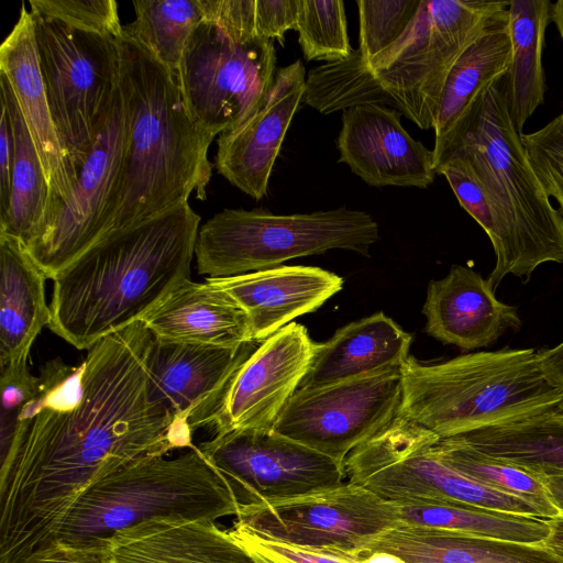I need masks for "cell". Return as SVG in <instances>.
<instances>
[{
	"label": "cell",
	"mask_w": 563,
	"mask_h": 563,
	"mask_svg": "<svg viewBox=\"0 0 563 563\" xmlns=\"http://www.w3.org/2000/svg\"><path fill=\"white\" fill-rule=\"evenodd\" d=\"M152 339L136 321L76 366L56 357L41 367L0 459V563H27L54 548L64 516L95 481L141 456L194 446L189 424L150 397Z\"/></svg>",
	"instance_id": "1"
},
{
	"label": "cell",
	"mask_w": 563,
	"mask_h": 563,
	"mask_svg": "<svg viewBox=\"0 0 563 563\" xmlns=\"http://www.w3.org/2000/svg\"><path fill=\"white\" fill-rule=\"evenodd\" d=\"M199 223L186 202L99 240L53 279L49 330L89 350L142 321L189 278Z\"/></svg>",
	"instance_id": "2"
},
{
	"label": "cell",
	"mask_w": 563,
	"mask_h": 563,
	"mask_svg": "<svg viewBox=\"0 0 563 563\" xmlns=\"http://www.w3.org/2000/svg\"><path fill=\"white\" fill-rule=\"evenodd\" d=\"M118 45L125 152L113 232L186 203L192 192L205 200L213 141L191 120L176 76L123 33Z\"/></svg>",
	"instance_id": "3"
},
{
	"label": "cell",
	"mask_w": 563,
	"mask_h": 563,
	"mask_svg": "<svg viewBox=\"0 0 563 563\" xmlns=\"http://www.w3.org/2000/svg\"><path fill=\"white\" fill-rule=\"evenodd\" d=\"M461 157L482 187L494 221V290L507 275L529 280L542 264L563 263V216L551 203L510 115L505 76L476 98L434 159Z\"/></svg>",
	"instance_id": "4"
},
{
	"label": "cell",
	"mask_w": 563,
	"mask_h": 563,
	"mask_svg": "<svg viewBox=\"0 0 563 563\" xmlns=\"http://www.w3.org/2000/svg\"><path fill=\"white\" fill-rule=\"evenodd\" d=\"M401 417L439 438L552 410L563 388L547 374L539 351L505 347L422 364L404 363Z\"/></svg>",
	"instance_id": "5"
},
{
	"label": "cell",
	"mask_w": 563,
	"mask_h": 563,
	"mask_svg": "<svg viewBox=\"0 0 563 563\" xmlns=\"http://www.w3.org/2000/svg\"><path fill=\"white\" fill-rule=\"evenodd\" d=\"M238 505L197 445L175 457L150 454L91 483L64 516L56 543L107 545L145 521L188 522L236 515Z\"/></svg>",
	"instance_id": "6"
},
{
	"label": "cell",
	"mask_w": 563,
	"mask_h": 563,
	"mask_svg": "<svg viewBox=\"0 0 563 563\" xmlns=\"http://www.w3.org/2000/svg\"><path fill=\"white\" fill-rule=\"evenodd\" d=\"M378 239V224L368 213L345 207L295 214L223 209L199 228L195 257L199 274L224 278L334 249L368 256Z\"/></svg>",
	"instance_id": "7"
},
{
	"label": "cell",
	"mask_w": 563,
	"mask_h": 563,
	"mask_svg": "<svg viewBox=\"0 0 563 563\" xmlns=\"http://www.w3.org/2000/svg\"><path fill=\"white\" fill-rule=\"evenodd\" d=\"M509 1L421 0L405 33L369 63L398 111L433 129L448 75L478 37L508 19Z\"/></svg>",
	"instance_id": "8"
},
{
	"label": "cell",
	"mask_w": 563,
	"mask_h": 563,
	"mask_svg": "<svg viewBox=\"0 0 563 563\" xmlns=\"http://www.w3.org/2000/svg\"><path fill=\"white\" fill-rule=\"evenodd\" d=\"M31 13L49 111L76 181L120 88L119 36Z\"/></svg>",
	"instance_id": "9"
},
{
	"label": "cell",
	"mask_w": 563,
	"mask_h": 563,
	"mask_svg": "<svg viewBox=\"0 0 563 563\" xmlns=\"http://www.w3.org/2000/svg\"><path fill=\"white\" fill-rule=\"evenodd\" d=\"M273 40L202 21L189 37L176 80L196 126L214 140L244 121L276 74Z\"/></svg>",
	"instance_id": "10"
},
{
	"label": "cell",
	"mask_w": 563,
	"mask_h": 563,
	"mask_svg": "<svg viewBox=\"0 0 563 563\" xmlns=\"http://www.w3.org/2000/svg\"><path fill=\"white\" fill-rule=\"evenodd\" d=\"M437 439L398 415L347 455L344 467L349 482L394 503L455 501L538 517L526 501L494 490L444 463L432 449Z\"/></svg>",
	"instance_id": "11"
},
{
	"label": "cell",
	"mask_w": 563,
	"mask_h": 563,
	"mask_svg": "<svg viewBox=\"0 0 563 563\" xmlns=\"http://www.w3.org/2000/svg\"><path fill=\"white\" fill-rule=\"evenodd\" d=\"M232 528L343 561L399 526L397 503L351 482L288 499L239 507Z\"/></svg>",
	"instance_id": "12"
},
{
	"label": "cell",
	"mask_w": 563,
	"mask_h": 563,
	"mask_svg": "<svg viewBox=\"0 0 563 563\" xmlns=\"http://www.w3.org/2000/svg\"><path fill=\"white\" fill-rule=\"evenodd\" d=\"M125 124L120 88L104 124L65 200L45 212L25 247L47 278L113 232L121 203Z\"/></svg>",
	"instance_id": "13"
},
{
	"label": "cell",
	"mask_w": 563,
	"mask_h": 563,
	"mask_svg": "<svg viewBox=\"0 0 563 563\" xmlns=\"http://www.w3.org/2000/svg\"><path fill=\"white\" fill-rule=\"evenodd\" d=\"M198 449L223 479L238 509L343 484L345 467L273 429L213 435Z\"/></svg>",
	"instance_id": "14"
},
{
	"label": "cell",
	"mask_w": 563,
	"mask_h": 563,
	"mask_svg": "<svg viewBox=\"0 0 563 563\" xmlns=\"http://www.w3.org/2000/svg\"><path fill=\"white\" fill-rule=\"evenodd\" d=\"M401 368L298 389L273 430L344 464L353 450L398 416L402 398Z\"/></svg>",
	"instance_id": "15"
},
{
	"label": "cell",
	"mask_w": 563,
	"mask_h": 563,
	"mask_svg": "<svg viewBox=\"0 0 563 563\" xmlns=\"http://www.w3.org/2000/svg\"><path fill=\"white\" fill-rule=\"evenodd\" d=\"M314 345L297 322L261 342L221 390L194 410L188 419L192 432L272 430L306 375Z\"/></svg>",
	"instance_id": "16"
},
{
	"label": "cell",
	"mask_w": 563,
	"mask_h": 563,
	"mask_svg": "<svg viewBox=\"0 0 563 563\" xmlns=\"http://www.w3.org/2000/svg\"><path fill=\"white\" fill-rule=\"evenodd\" d=\"M305 84L306 70L300 59L279 68L255 110L219 135L217 172L255 200L267 194L274 163L301 102Z\"/></svg>",
	"instance_id": "17"
},
{
	"label": "cell",
	"mask_w": 563,
	"mask_h": 563,
	"mask_svg": "<svg viewBox=\"0 0 563 563\" xmlns=\"http://www.w3.org/2000/svg\"><path fill=\"white\" fill-rule=\"evenodd\" d=\"M400 115L397 109L380 104L343 111L339 162L369 186L426 189L437 175L433 152L405 130Z\"/></svg>",
	"instance_id": "18"
},
{
	"label": "cell",
	"mask_w": 563,
	"mask_h": 563,
	"mask_svg": "<svg viewBox=\"0 0 563 563\" xmlns=\"http://www.w3.org/2000/svg\"><path fill=\"white\" fill-rule=\"evenodd\" d=\"M422 313L429 335L463 351L486 347L521 325L518 309L499 301L488 279L464 265L429 283Z\"/></svg>",
	"instance_id": "19"
},
{
	"label": "cell",
	"mask_w": 563,
	"mask_h": 563,
	"mask_svg": "<svg viewBox=\"0 0 563 563\" xmlns=\"http://www.w3.org/2000/svg\"><path fill=\"white\" fill-rule=\"evenodd\" d=\"M245 312L252 341L261 343L320 308L342 289L339 275L316 266L280 265L224 278H206Z\"/></svg>",
	"instance_id": "20"
},
{
	"label": "cell",
	"mask_w": 563,
	"mask_h": 563,
	"mask_svg": "<svg viewBox=\"0 0 563 563\" xmlns=\"http://www.w3.org/2000/svg\"><path fill=\"white\" fill-rule=\"evenodd\" d=\"M258 344L218 346L153 336L146 357L150 397L188 423L194 410L221 390Z\"/></svg>",
	"instance_id": "21"
},
{
	"label": "cell",
	"mask_w": 563,
	"mask_h": 563,
	"mask_svg": "<svg viewBox=\"0 0 563 563\" xmlns=\"http://www.w3.org/2000/svg\"><path fill=\"white\" fill-rule=\"evenodd\" d=\"M0 73L11 86L42 161L49 189L47 210L68 197L75 179L54 126L38 63L33 16L24 2L18 22L1 44Z\"/></svg>",
	"instance_id": "22"
},
{
	"label": "cell",
	"mask_w": 563,
	"mask_h": 563,
	"mask_svg": "<svg viewBox=\"0 0 563 563\" xmlns=\"http://www.w3.org/2000/svg\"><path fill=\"white\" fill-rule=\"evenodd\" d=\"M412 335L384 312L340 328L316 343L310 366L298 389H313L401 368ZM297 389V390H298Z\"/></svg>",
	"instance_id": "23"
},
{
	"label": "cell",
	"mask_w": 563,
	"mask_h": 563,
	"mask_svg": "<svg viewBox=\"0 0 563 563\" xmlns=\"http://www.w3.org/2000/svg\"><path fill=\"white\" fill-rule=\"evenodd\" d=\"M142 321L153 336L168 341L218 346L253 342L243 309L208 280H184Z\"/></svg>",
	"instance_id": "24"
},
{
	"label": "cell",
	"mask_w": 563,
	"mask_h": 563,
	"mask_svg": "<svg viewBox=\"0 0 563 563\" xmlns=\"http://www.w3.org/2000/svg\"><path fill=\"white\" fill-rule=\"evenodd\" d=\"M112 563H256L228 530L208 520L145 521L109 541Z\"/></svg>",
	"instance_id": "25"
},
{
	"label": "cell",
	"mask_w": 563,
	"mask_h": 563,
	"mask_svg": "<svg viewBox=\"0 0 563 563\" xmlns=\"http://www.w3.org/2000/svg\"><path fill=\"white\" fill-rule=\"evenodd\" d=\"M385 552L405 563H563L542 543L529 544L399 525L379 536L365 554Z\"/></svg>",
	"instance_id": "26"
},
{
	"label": "cell",
	"mask_w": 563,
	"mask_h": 563,
	"mask_svg": "<svg viewBox=\"0 0 563 563\" xmlns=\"http://www.w3.org/2000/svg\"><path fill=\"white\" fill-rule=\"evenodd\" d=\"M0 368L29 356L51 321L41 267L16 239L0 233Z\"/></svg>",
	"instance_id": "27"
},
{
	"label": "cell",
	"mask_w": 563,
	"mask_h": 563,
	"mask_svg": "<svg viewBox=\"0 0 563 563\" xmlns=\"http://www.w3.org/2000/svg\"><path fill=\"white\" fill-rule=\"evenodd\" d=\"M511 58L508 19L493 26L459 57L445 80L434 122L433 162L472 104L490 84L505 76Z\"/></svg>",
	"instance_id": "28"
},
{
	"label": "cell",
	"mask_w": 563,
	"mask_h": 563,
	"mask_svg": "<svg viewBox=\"0 0 563 563\" xmlns=\"http://www.w3.org/2000/svg\"><path fill=\"white\" fill-rule=\"evenodd\" d=\"M552 4L550 0L509 1L511 58L505 81L511 120L520 134L528 119L544 102L542 49Z\"/></svg>",
	"instance_id": "29"
},
{
	"label": "cell",
	"mask_w": 563,
	"mask_h": 563,
	"mask_svg": "<svg viewBox=\"0 0 563 563\" xmlns=\"http://www.w3.org/2000/svg\"><path fill=\"white\" fill-rule=\"evenodd\" d=\"M539 478L563 475V415H538L450 437Z\"/></svg>",
	"instance_id": "30"
},
{
	"label": "cell",
	"mask_w": 563,
	"mask_h": 563,
	"mask_svg": "<svg viewBox=\"0 0 563 563\" xmlns=\"http://www.w3.org/2000/svg\"><path fill=\"white\" fill-rule=\"evenodd\" d=\"M1 103L12 125L14 163L10 206L0 221V233L12 236L27 247L36 238L48 201V184L29 128L5 76L0 73Z\"/></svg>",
	"instance_id": "31"
},
{
	"label": "cell",
	"mask_w": 563,
	"mask_h": 563,
	"mask_svg": "<svg viewBox=\"0 0 563 563\" xmlns=\"http://www.w3.org/2000/svg\"><path fill=\"white\" fill-rule=\"evenodd\" d=\"M400 525L451 530L520 543H542L550 533L547 519L455 501L397 503Z\"/></svg>",
	"instance_id": "32"
},
{
	"label": "cell",
	"mask_w": 563,
	"mask_h": 563,
	"mask_svg": "<svg viewBox=\"0 0 563 563\" xmlns=\"http://www.w3.org/2000/svg\"><path fill=\"white\" fill-rule=\"evenodd\" d=\"M122 33L176 76L187 42L206 19L202 0H139Z\"/></svg>",
	"instance_id": "33"
},
{
	"label": "cell",
	"mask_w": 563,
	"mask_h": 563,
	"mask_svg": "<svg viewBox=\"0 0 563 563\" xmlns=\"http://www.w3.org/2000/svg\"><path fill=\"white\" fill-rule=\"evenodd\" d=\"M301 102L321 114L364 104L397 109L396 102L374 76L358 48L343 59L312 68L306 77Z\"/></svg>",
	"instance_id": "34"
},
{
	"label": "cell",
	"mask_w": 563,
	"mask_h": 563,
	"mask_svg": "<svg viewBox=\"0 0 563 563\" xmlns=\"http://www.w3.org/2000/svg\"><path fill=\"white\" fill-rule=\"evenodd\" d=\"M432 449L444 463L465 476L526 501L538 512L539 518L551 519L560 515L542 481L522 467L487 455L452 438L437 439Z\"/></svg>",
	"instance_id": "35"
},
{
	"label": "cell",
	"mask_w": 563,
	"mask_h": 563,
	"mask_svg": "<svg viewBox=\"0 0 563 563\" xmlns=\"http://www.w3.org/2000/svg\"><path fill=\"white\" fill-rule=\"evenodd\" d=\"M296 31L306 60L334 62L353 52L341 0H298Z\"/></svg>",
	"instance_id": "36"
},
{
	"label": "cell",
	"mask_w": 563,
	"mask_h": 563,
	"mask_svg": "<svg viewBox=\"0 0 563 563\" xmlns=\"http://www.w3.org/2000/svg\"><path fill=\"white\" fill-rule=\"evenodd\" d=\"M421 0H358L360 47L369 63L394 44L415 18Z\"/></svg>",
	"instance_id": "37"
},
{
	"label": "cell",
	"mask_w": 563,
	"mask_h": 563,
	"mask_svg": "<svg viewBox=\"0 0 563 563\" xmlns=\"http://www.w3.org/2000/svg\"><path fill=\"white\" fill-rule=\"evenodd\" d=\"M531 165L563 216V111L541 129L521 134Z\"/></svg>",
	"instance_id": "38"
},
{
	"label": "cell",
	"mask_w": 563,
	"mask_h": 563,
	"mask_svg": "<svg viewBox=\"0 0 563 563\" xmlns=\"http://www.w3.org/2000/svg\"><path fill=\"white\" fill-rule=\"evenodd\" d=\"M30 10L70 26L112 36L122 34L114 0H31Z\"/></svg>",
	"instance_id": "39"
},
{
	"label": "cell",
	"mask_w": 563,
	"mask_h": 563,
	"mask_svg": "<svg viewBox=\"0 0 563 563\" xmlns=\"http://www.w3.org/2000/svg\"><path fill=\"white\" fill-rule=\"evenodd\" d=\"M0 383V459H2L10 450L21 413L37 393L38 376L30 373L27 356H24L1 367Z\"/></svg>",
	"instance_id": "40"
},
{
	"label": "cell",
	"mask_w": 563,
	"mask_h": 563,
	"mask_svg": "<svg viewBox=\"0 0 563 563\" xmlns=\"http://www.w3.org/2000/svg\"><path fill=\"white\" fill-rule=\"evenodd\" d=\"M435 174L446 178L461 207L481 225L490 241L495 233L490 209L482 187L464 161L451 155L437 168Z\"/></svg>",
	"instance_id": "41"
},
{
	"label": "cell",
	"mask_w": 563,
	"mask_h": 563,
	"mask_svg": "<svg viewBox=\"0 0 563 563\" xmlns=\"http://www.w3.org/2000/svg\"><path fill=\"white\" fill-rule=\"evenodd\" d=\"M228 532L252 555L256 563H347L290 544L265 540L233 528Z\"/></svg>",
	"instance_id": "42"
},
{
	"label": "cell",
	"mask_w": 563,
	"mask_h": 563,
	"mask_svg": "<svg viewBox=\"0 0 563 563\" xmlns=\"http://www.w3.org/2000/svg\"><path fill=\"white\" fill-rule=\"evenodd\" d=\"M298 0H255V31L258 37L277 38L283 45L285 33L296 30Z\"/></svg>",
	"instance_id": "43"
},
{
	"label": "cell",
	"mask_w": 563,
	"mask_h": 563,
	"mask_svg": "<svg viewBox=\"0 0 563 563\" xmlns=\"http://www.w3.org/2000/svg\"><path fill=\"white\" fill-rule=\"evenodd\" d=\"M14 163V139L8 111L1 103L0 119V221L10 206L12 173Z\"/></svg>",
	"instance_id": "44"
},
{
	"label": "cell",
	"mask_w": 563,
	"mask_h": 563,
	"mask_svg": "<svg viewBox=\"0 0 563 563\" xmlns=\"http://www.w3.org/2000/svg\"><path fill=\"white\" fill-rule=\"evenodd\" d=\"M27 563H112V559L109 544L75 548L57 543Z\"/></svg>",
	"instance_id": "45"
},
{
	"label": "cell",
	"mask_w": 563,
	"mask_h": 563,
	"mask_svg": "<svg viewBox=\"0 0 563 563\" xmlns=\"http://www.w3.org/2000/svg\"><path fill=\"white\" fill-rule=\"evenodd\" d=\"M549 377L563 388V341L554 347L539 351Z\"/></svg>",
	"instance_id": "46"
},
{
	"label": "cell",
	"mask_w": 563,
	"mask_h": 563,
	"mask_svg": "<svg viewBox=\"0 0 563 563\" xmlns=\"http://www.w3.org/2000/svg\"><path fill=\"white\" fill-rule=\"evenodd\" d=\"M550 533L542 544L563 561V515L547 519Z\"/></svg>",
	"instance_id": "47"
},
{
	"label": "cell",
	"mask_w": 563,
	"mask_h": 563,
	"mask_svg": "<svg viewBox=\"0 0 563 563\" xmlns=\"http://www.w3.org/2000/svg\"><path fill=\"white\" fill-rule=\"evenodd\" d=\"M545 487L552 505L563 515V475L545 476L540 478Z\"/></svg>",
	"instance_id": "48"
},
{
	"label": "cell",
	"mask_w": 563,
	"mask_h": 563,
	"mask_svg": "<svg viewBox=\"0 0 563 563\" xmlns=\"http://www.w3.org/2000/svg\"><path fill=\"white\" fill-rule=\"evenodd\" d=\"M347 563H405L401 559L385 552H372Z\"/></svg>",
	"instance_id": "49"
},
{
	"label": "cell",
	"mask_w": 563,
	"mask_h": 563,
	"mask_svg": "<svg viewBox=\"0 0 563 563\" xmlns=\"http://www.w3.org/2000/svg\"><path fill=\"white\" fill-rule=\"evenodd\" d=\"M551 22H553L563 41V0H559L552 4Z\"/></svg>",
	"instance_id": "50"
},
{
	"label": "cell",
	"mask_w": 563,
	"mask_h": 563,
	"mask_svg": "<svg viewBox=\"0 0 563 563\" xmlns=\"http://www.w3.org/2000/svg\"><path fill=\"white\" fill-rule=\"evenodd\" d=\"M552 410L558 415H563V398Z\"/></svg>",
	"instance_id": "51"
}]
</instances>
